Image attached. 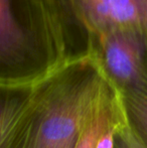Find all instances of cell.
<instances>
[{"mask_svg":"<svg viewBox=\"0 0 147 148\" xmlns=\"http://www.w3.org/2000/svg\"><path fill=\"white\" fill-rule=\"evenodd\" d=\"M111 85L90 56L65 62L34 84L0 86V148H76Z\"/></svg>","mask_w":147,"mask_h":148,"instance_id":"obj_1","label":"cell"},{"mask_svg":"<svg viewBox=\"0 0 147 148\" xmlns=\"http://www.w3.org/2000/svg\"><path fill=\"white\" fill-rule=\"evenodd\" d=\"M124 118L125 111L121 97L112 84L91 111L76 148H96L101 135Z\"/></svg>","mask_w":147,"mask_h":148,"instance_id":"obj_4","label":"cell"},{"mask_svg":"<svg viewBox=\"0 0 147 148\" xmlns=\"http://www.w3.org/2000/svg\"><path fill=\"white\" fill-rule=\"evenodd\" d=\"M128 123L147 148V94L119 93Z\"/></svg>","mask_w":147,"mask_h":148,"instance_id":"obj_5","label":"cell"},{"mask_svg":"<svg viewBox=\"0 0 147 148\" xmlns=\"http://www.w3.org/2000/svg\"><path fill=\"white\" fill-rule=\"evenodd\" d=\"M64 64L43 0H0V86L34 84Z\"/></svg>","mask_w":147,"mask_h":148,"instance_id":"obj_2","label":"cell"},{"mask_svg":"<svg viewBox=\"0 0 147 148\" xmlns=\"http://www.w3.org/2000/svg\"><path fill=\"white\" fill-rule=\"evenodd\" d=\"M114 148H146L131 128L126 115L116 129Z\"/></svg>","mask_w":147,"mask_h":148,"instance_id":"obj_6","label":"cell"},{"mask_svg":"<svg viewBox=\"0 0 147 148\" xmlns=\"http://www.w3.org/2000/svg\"><path fill=\"white\" fill-rule=\"evenodd\" d=\"M65 62L90 57L92 40L117 26L147 23V0H43Z\"/></svg>","mask_w":147,"mask_h":148,"instance_id":"obj_3","label":"cell"}]
</instances>
